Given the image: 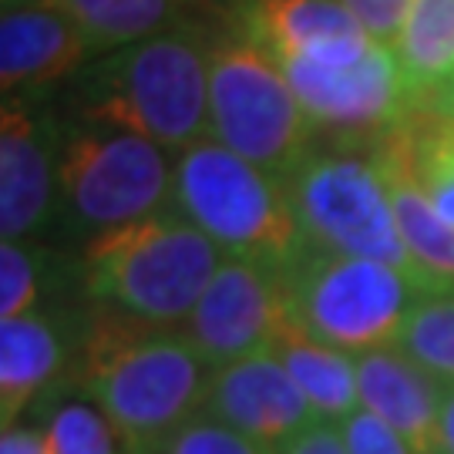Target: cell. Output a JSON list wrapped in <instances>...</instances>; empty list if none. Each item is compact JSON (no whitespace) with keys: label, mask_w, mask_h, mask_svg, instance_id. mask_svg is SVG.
<instances>
[{"label":"cell","mask_w":454,"mask_h":454,"mask_svg":"<svg viewBox=\"0 0 454 454\" xmlns=\"http://www.w3.org/2000/svg\"><path fill=\"white\" fill-rule=\"evenodd\" d=\"M273 350L293 373L296 387L307 394L309 407L317 411L320 421H347L357 411L360 390L354 357L309 337L307 330L293 320V313L283 324V330L276 333Z\"/></svg>","instance_id":"18"},{"label":"cell","mask_w":454,"mask_h":454,"mask_svg":"<svg viewBox=\"0 0 454 454\" xmlns=\"http://www.w3.org/2000/svg\"><path fill=\"white\" fill-rule=\"evenodd\" d=\"M84 31L95 58L162 31L195 24V0H51Z\"/></svg>","instance_id":"20"},{"label":"cell","mask_w":454,"mask_h":454,"mask_svg":"<svg viewBox=\"0 0 454 454\" xmlns=\"http://www.w3.org/2000/svg\"><path fill=\"white\" fill-rule=\"evenodd\" d=\"M0 454H51L48 434L41 427H4V438H0Z\"/></svg>","instance_id":"29"},{"label":"cell","mask_w":454,"mask_h":454,"mask_svg":"<svg viewBox=\"0 0 454 454\" xmlns=\"http://www.w3.org/2000/svg\"><path fill=\"white\" fill-rule=\"evenodd\" d=\"M438 105H454V82H451V88H448V95L441 98Z\"/></svg>","instance_id":"31"},{"label":"cell","mask_w":454,"mask_h":454,"mask_svg":"<svg viewBox=\"0 0 454 454\" xmlns=\"http://www.w3.org/2000/svg\"><path fill=\"white\" fill-rule=\"evenodd\" d=\"M129 454H159V451H129Z\"/></svg>","instance_id":"32"},{"label":"cell","mask_w":454,"mask_h":454,"mask_svg":"<svg viewBox=\"0 0 454 454\" xmlns=\"http://www.w3.org/2000/svg\"><path fill=\"white\" fill-rule=\"evenodd\" d=\"M51 256L27 239H7L0 246V320L41 309L48 290Z\"/></svg>","instance_id":"24"},{"label":"cell","mask_w":454,"mask_h":454,"mask_svg":"<svg viewBox=\"0 0 454 454\" xmlns=\"http://www.w3.org/2000/svg\"><path fill=\"white\" fill-rule=\"evenodd\" d=\"M279 65L309 121L333 131L343 142L371 145L414 112V98L390 44H377L350 67H326L293 58H279Z\"/></svg>","instance_id":"9"},{"label":"cell","mask_w":454,"mask_h":454,"mask_svg":"<svg viewBox=\"0 0 454 454\" xmlns=\"http://www.w3.org/2000/svg\"><path fill=\"white\" fill-rule=\"evenodd\" d=\"M159 454H273L270 448L246 438L243 431L229 427V424L209 418L206 411L182 424L172 438H165Z\"/></svg>","instance_id":"25"},{"label":"cell","mask_w":454,"mask_h":454,"mask_svg":"<svg viewBox=\"0 0 454 454\" xmlns=\"http://www.w3.org/2000/svg\"><path fill=\"white\" fill-rule=\"evenodd\" d=\"M283 279L293 320L309 337L354 357L394 347L404 317L421 300L418 286L394 266L330 253L313 243Z\"/></svg>","instance_id":"8"},{"label":"cell","mask_w":454,"mask_h":454,"mask_svg":"<svg viewBox=\"0 0 454 454\" xmlns=\"http://www.w3.org/2000/svg\"><path fill=\"white\" fill-rule=\"evenodd\" d=\"M340 4L367 27V34H371L373 41L394 48L401 31H404L414 0H340Z\"/></svg>","instance_id":"27"},{"label":"cell","mask_w":454,"mask_h":454,"mask_svg":"<svg viewBox=\"0 0 454 454\" xmlns=\"http://www.w3.org/2000/svg\"><path fill=\"white\" fill-rule=\"evenodd\" d=\"M48 448L51 454H129L131 448L118 434L98 404L65 401L48 414Z\"/></svg>","instance_id":"23"},{"label":"cell","mask_w":454,"mask_h":454,"mask_svg":"<svg viewBox=\"0 0 454 454\" xmlns=\"http://www.w3.org/2000/svg\"><path fill=\"white\" fill-rule=\"evenodd\" d=\"M394 54L414 108L438 105L454 82V0H414Z\"/></svg>","instance_id":"19"},{"label":"cell","mask_w":454,"mask_h":454,"mask_svg":"<svg viewBox=\"0 0 454 454\" xmlns=\"http://www.w3.org/2000/svg\"><path fill=\"white\" fill-rule=\"evenodd\" d=\"M246 34L276 58L350 67L380 41L340 0H232Z\"/></svg>","instance_id":"14"},{"label":"cell","mask_w":454,"mask_h":454,"mask_svg":"<svg viewBox=\"0 0 454 454\" xmlns=\"http://www.w3.org/2000/svg\"><path fill=\"white\" fill-rule=\"evenodd\" d=\"M71 360V320L58 309H31L0 324V421L4 427L51 390Z\"/></svg>","instance_id":"17"},{"label":"cell","mask_w":454,"mask_h":454,"mask_svg":"<svg viewBox=\"0 0 454 454\" xmlns=\"http://www.w3.org/2000/svg\"><path fill=\"white\" fill-rule=\"evenodd\" d=\"M340 431H343V441H347V451L350 454H418L387 421H380L367 407H364V411H354V414L343 421Z\"/></svg>","instance_id":"26"},{"label":"cell","mask_w":454,"mask_h":454,"mask_svg":"<svg viewBox=\"0 0 454 454\" xmlns=\"http://www.w3.org/2000/svg\"><path fill=\"white\" fill-rule=\"evenodd\" d=\"M226 253L179 209L91 236L82 253L84 296L145 326H182Z\"/></svg>","instance_id":"3"},{"label":"cell","mask_w":454,"mask_h":454,"mask_svg":"<svg viewBox=\"0 0 454 454\" xmlns=\"http://www.w3.org/2000/svg\"><path fill=\"white\" fill-rule=\"evenodd\" d=\"M394 347L434 373L444 387H454V290L421 296L404 317Z\"/></svg>","instance_id":"22"},{"label":"cell","mask_w":454,"mask_h":454,"mask_svg":"<svg viewBox=\"0 0 454 454\" xmlns=\"http://www.w3.org/2000/svg\"><path fill=\"white\" fill-rule=\"evenodd\" d=\"M65 118L41 98H4L0 112V236L31 239L58 219Z\"/></svg>","instance_id":"11"},{"label":"cell","mask_w":454,"mask_h":454,"mask_svg":"<svg viewBox=\"0 0 454 454\" xmlns=\"http://www.w3.org/2000/svg\"><path fill=\"white\" fill-rule=\"evenodd\" d=\"M95 58L84 31L51 0H4L0 11V88L4 98H41L74 82Z\"/></svg>","instance_id":"12"},{"label":"cell","mask_w":454,"mask_h":454,"mask_svg":"<svg viewBox=\"0 0 454 454\" xmlns=\"http://www.w3.org/2000/svg\"><path fill=\"white\" fill-rule=\"evenodd\" d=\"M176 209V165L145 135L65 118L58 215L84 236Z\"/></svg>","instance_id":"7"},{"label":"cell","mask_w":454,"mask_h":454,"mask_svg":"<svg viewBox=\"0 0 454 454\" xmlns=\"http://www.w3.org/2000/svg\"><path fill=\"white\" fill-rule=\"evenodd\" d=\"M206 414L243 431L246 438L276 451L317 421L307 394L296 387L276 350H256L212 373Z\"/></svg>","instance_id":"13"},{"label":"cell","mask_w":454,"mask_h":454,"mask_svg":"<svg viewBox=\"0 0 454 454\" xmlns=\"http://www.w3.org/2000/svg\"><path fill=\"white\" fill-rule=\"evenodd\" d=\"M441 451L454 454V387L444 390V407H441Z\"/></svg>","instance_id":"30"},{"label":"cell","mask_w":454,"mask_h":454,"mask_svg":"<svg viewBox=\"0 0 454 454\" xmlns=\"http://www.w3.org/2000/svg\"><path fill=\"white\" fill-rule=\"evenodd\" d=\"M407 121V118H404ZM404 121L377 142L367 145L380 179L387 185L394 219L401 229L407 253L418 260L427 279L441 290H454V226L434 209L424 185L418 182L414 159H411V135Z\"/></svg>","instance_id":"16"},{"label":"cell","mask_w":454,"mask_h":454,"mask_svg":"<svg viewBox=\"0 0 454 454\" xmlns=\"http://www.w3.org/2000/svg\"><path fill=\"white\" fill-rule=\"evenodd\" d=\"M360 404L387 421L418 454L441 451L444 384L397 347H377L354 357Z\"/></svg>","instance_id":"15"},{"label":"cell","mask_w":454,"mask_h":454,"mask_svg":"<svg viewBox=\"0 0 454 454\" xmlns=\"http://www.w3.org/2000/svg\"><path fill=\"white\" fill-rule=\"evenodd\" d=\"M286 192L313 246L394 266L418 286L421 296L438 293L418 260L407 253L387 185L371 152L364 155L354 148H313L286 179Z\"/></svg>","instance_id":"6"},{"label":"cell","mask_w":454,"mask_h":454,"mask_svg":"<svg viewBox=\"0 0 454 454\" xmlns=\"http://www.w3.org/2000/svg\"><path fill=\"white\" fill-rule=\"evenodd\" d=\"M286 320L290 300L283 273L262 262L226 256L179 333L219 371L256 350H270Z\"/></svg>","instance_id":"10"},{"label":"cell","mask_w":454,"mask_h":454,"mask_svg":"<svg viewBox=\"0 0 454 454\" xmlns=\"http://www.w3.org/2000/svg\"><path fill=\"white\" fill-rule=\"evenodd\" d=\"M441 108H451V112H454V105H441Z\"/></svg>","instance_id":"33"},{"label":"cell","mask_w":454,"mask_h":454,"mask_svg":"<svg viewBox=\"0 0 454 454\" xmlns=\"http://www.w3.org/2000/svg\"><path fill=\"white\" fill-rule=\"evenodd\" d=\"M411 135V159L418 182L434 209L454 226V112L451 108H414L404 121Z\"/></svg>","instance_id":"21"},{"label":"cell","mask_w":454,"mask_h":454,"mask_svg":"<svg viewBox=\"0 0 454 454\" xmlns=\"http://www.w3.org/2000/svg\"><path fill=\"white\" fill-rule=\"evenodd\" d=\"M273 454H350V451H347L343 431H337L333 421H313L296 438L279 444Z\"/></svg>","instance_id":"28"},{"label":"cell","mask_w":454,"mask_h":454,"mask_svg":"<svg viewBox=\"0 0 454 454\" xmlns=\"http://www.w3.org/2000/svg\"><path fill=\"white\" fill-rule=\"evenodd\" d=\"M209 54L199 24L101 54L74 74L67 118L135 131L182 152L209 138Z\"/></svg>","instance_id":"2"},{"label":"cell","mask_w":454,"mask_h":454,"mask_svg":"<svg viewBox=\"0 0 454 454\" xmlns=\"http://www.w3.org/2000/svg\"><path fill=\"white\" fill-rule=\"evenodd\" d=\"M215 367L179 330L135 324L108 309L84 337L78 387L118 427L131 451H159L206 411Z\"/></svg>","instance_id":"1"},{"label":"cell","mask_w":454,"mask_h":454,"mask_svg":"<svg viewBox=\"0 0 454 454\" xmlns=\"http://www.w3.org/2000/svg\"><path fill=\"white\" fill-rule=\"evenodd\" d=\"M307 108L293 95L286 71L249 34L219 37L209 54V138L286 185L313 152Z\"/></svg>","instance_id":"5"},{"label":"cell","mask_w":454,"mask_h":454,"mask_svg":"<svg viewBox=\"0 0 454 454\" xmlns=\"http://www.w3.org/2000/svg\"><path fill=\"white\" fill-rule=\"evenodd\" d=\"M176 209L189 215L226 256L286 273L309 246L290 192L215 138L176 155Z\"/></svg>","instance_id":"4"}]
</instances>
